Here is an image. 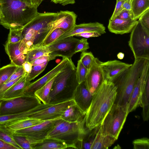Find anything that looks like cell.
<instances>
[{
	"mask_svg": "<svg viewBox=\"0 0 149 149\" xmlns=\"http://www.w3.org/2000/svg\"><path fill=\"white\" fill-rule=\"evenodd\" d=\"M116 88L110 81L105 79L93 95L85 116V125L89 130L101 125L114 103Z\"/></svg>",
	"mask_w": 149,
	"mask_h": 149,
	"instance_id": "obj_1",
	"label": "cell"
},
{
	"mask_svg": "<svg viewBox=\"0 0 149 149\" xmlns=\"http://www.w3.org/2000/svg\"><path fill=\"white\" fill-rule=\"evenodd\" d=\"M0 8L2 15L0 24L7 29L23 27L38 13L36 5L17 0H0Z\"/></svg>",
	"mask_w": 149,
	"mask_h": 149,
	"instance_id": "obj_2",
	"label": "cell"
},
{
	"mask_svg": "<svg viewBox=\"0 0 149 149\" xmlns=\"http://www.w3.org/2000/svg\"><path fill=\"white\" fill-rule=\"evenodd\" d=\"M149 60L134 59L133 64L115 78L112 82L116 88L117 94L114 104L128 107L129 100L134 86Z\"/></svg>",
	"mask_w": 149,
	"mask_h": 149,
	"instance_id": "obj_3",
	"label": "cell"
},
{
	"mask_svg": "<svg viewBox=\"0 0 149 149\" xmlns=\"http://www.w3.org/2000/svg\"><path fill=\"white\" fill-rule=\"evenodd\" d=\"M76 68L70 59L68 65L55 77L49 97V103L62 102L72 99L79 84L76 76Z\"/></svg>",
	"mask_w": 149,
	"mask_h": 149,
	"instance_id": "obj_4",
	"label": "cell"
},
{
	"mask_svg": "<svg viewBox=\"0 0 149 149\" xmlns=\"http://www.w3.org/2000/svg\"><path fill=\"white\" fill-rule=\"evenodd\" d=\"M128 107L114 104L101 125V132L117 139L129 114Z\"/></svg>",
	"mask_w": 149,
	"mask_h": 149,
	"instance_id": "obj_5",
	"label": "cell"
},
{
	"mask_svg": "<svg viewBox=\"0 0 149 149\" xmlns=\"http://www.w3.org/2000/svg\"><path fill=\"white\" fill-rule=\"evenodd\" d=\"M34 95L26 94L0 100V116L15 114L29 111L41 103Z\"/></svg>",
	"mask_w": 149,
	"mask_h": 149,
	"instance_id": "obj_6",
	"label": "cell"
},
{
	"mask_svg": "<svg viewBox=\"0 0 149 149\" xmlns=\"http://www.w3.org/2000/svg\"><path fill=\"white\" fill-rule=\"evenodd\" d=\"M130 32L128 45L134 59L143 58L149 60V30L138 20Z\"/></svg>",
	"mask_w": 149,
	"mask_h": 149,
	"instance_id": "obj_7",
	"label": "cell"
},
{
	"mask_svg": "<svg viewBox=\"0 0 149 149\" xmlns=\"http://www.w3.org/2000/svg\"><path fill=\"white\" fill-rule=\"evenodd\" d=\"M75 104L72 98L59 102L42 103L28 111L29 118L45 121L60 118L69 107Z\"/></svg>",
	"mask_w": 149,
	"mask_h": 149,
	"instance_id": "obj_8",
	"label": "cell"
},
{
	"mask_svg": "<svg viewBox=\"0 0 149 149\" xmlns=\"http://www.w3.org/2000/svg\"><path fill=\"white\" fill-rule=\"evenodd\" d=\"M90 130L86 126L85 118L80 122L69 123L50 137L64 141L68 148L79 149L80 143Z\"/></svg>",
	"mask_w": 149,
	"mask_h": 149,
	"instance_id": "obj_9",
	"label": "cell"
},
{
	"mask_svg": "<svg viewBox=\"0 0 149 149\" xmlns=\"http://www.w3.org/2000/svg\"><path fill=\"white\" fill-rule=\"evenodd\" d=\"M77 17V15L73 11L65 10L57 12L54 20L48 24L45 31L38 38V44L44 40L56 29H60L65 33L71 30L76 24Z\"/></svg>",
	"mask_w": 149,
	"mask_h": 149,
	"instance_id": "obj_10",
	"label": "cell"
},
{
	"mask_svg": "<svg viewBox=\"0 0 149 149\" xmlns=\"http://www.w3.org/2000/svg\"><path fill=\"white\" fill-rule=\"evenodd\" d=\"M60 118L45 120L40 124L11 132L26 137L33 144L46 138Z\"/></svg>",
	"mask_w": 149,
	"mask_h": 149,
	"instance_id": "obj_11",
	"label": "cell"
},
{
	"mask_svg": "<svg viewBox=\"0 0 149 149\" xmlns=\"http://www.w3.org/2000/svg\"><path fill=\"white\" fill-rule=\"evenodd\" d=\"M79 39L70 37L62 40L56 41L46 46L50 54L57 56H61L71 59L75 54V49Z\"/></svg>",
	"mask_w": 149,
	"mask_h": 149,
	"instance_id": "obj_12",
	"label": "cell"
},
{
	"mask_svg": "<svg viewBox=\"0 0 149 149\" xmlns=\"http://www.w3.org/2000/svg\"><path fill=\"white\" fill-rule=\"evenodd\" d=\"M101 62L98 58H94L85 81L86 88L93 95L105 79L100 65Z\"/></svg>",
	"mask_w": 149,
	"mask_h": 149,
	"instance_id": "obj_13",
	"label": "cell"
},
{
	"mask_svg": "<svg viewBox=\"0 0 149 149\" xmlns=\"http://www.w3.org/2000/svg\"><path fill=\"white\" fill-rule=\"evenodd\" d=\"M5 51L8 55L11 63L19 67L25 61L26 55L29 49L22 39L15 43L6 42L4 45Z\"/></svg>",
	"mask_w": 149,
	"mask_h": 149,
	"instance_id": "obj_14",
	"label": "cell"
},
{
	"mask_svg": "<svg viewBox=\"0 0 149 149\" xmlns=\"http://www.w3.org/2000/svg\"><path fill=\"white\" fill-rule=\"evenodd\" d=\"M71 59L63 58L61 61L54 68L36 81L30 82L26 88L24 94L34 95L35 92L56 76L69 63Z\"/></svg>",
	"mask_w": 149,
	"mask_h": 149,
	"instance_id": "obj_15",
	"label": "cell"
},
{
	"mask_svg": "<svg viewBox=\"0 0 149 149\" xmlns=\"http://www.w3.org/2000/svg\"><path fill=\"white\" fill-rule=\"evenodd\" d=\"M148 74L149 62L146 65L141 76L137 81L132 92L128 104V111L129 113L140 106V100L143 87Z\"/></svg>",
	"mask_w": 149,
	"mask_h": 149,
	"instance_id": "obj_16",
	"label": "cell"
},
{
	"mask_svg": "<svg viewBox=\"0 0 149 149\" xmlns=\"http://www.w3.org/2000/svg\"><path fill=\"white\" fill-rule=\"evenodd\" d=\"M132 65L116 60L101 61L100 64L105 79L111 81Z\"/></svg>",
	"mask_w": 149,
	"mask_h": 149,
	"instance_id": "obj_17",
	"label": "cell"
},
{
	"mask_svg": "<svg viewBox=\"0 0 149 149\" xmlns=\"http://www.w3.org/2000/svg\"><path fill=\"white\" fill-rule=\"evenodd\" d=\"M93 97L86 88L84 81L78 84L74 92L72 98L81 111L86 114Z\"/></svg>",
	"mask_w": 149,
	"mask_h": 149,
	"instance_id": "obj_18",
	"label": "cell"
},
{
	"mask_svg": "<svg viewBox=\"0 0 149 149\" xmlns=\"http://www.w3.org/2000/svg\"><path fill=\"white\" fill-rule=\"evenodd\" d=\"M88 31H95L103 34L106 33V28L103 24L98 22L76 24L71 30L64 33L55 41H60L70 37L74 36L78 34Z\"/></svg>",
	"mask_w": 149,
	"mask_h": 149,
	"instance_id": "obj_19",
	"label": "cell"
},
{
	"mask_svg": "<svg viewBox=\"0 0 149 149\" xmlns=\"http://www.w3.org/2000/svg\"><path fill=\"white\" fill-rule=\"evenodd\" d=\"M137 22V20H127L117 17L109 19L108 28L109 31L116 34L122 35L130 33Z\"/></svg>",
	"mask_w": 149,
	"mask_h": 149,
	"instance_id": "obj_20",
	"label": "cell"
},
{
	"mask_svg": "<svg viewBox=\"0 0 149 149\" xmlns=\"http://www.w3.org/2000/svg\"><path fill=\"white\" fill-rule=\"evenodd\" d=\"M27 74H25L9 88L4 94L1 100L10 99L24 95L26 88L30 83L27 79Z\"/></svg>",
	"mask_w": 149,
	"mask_h": 149,
	"instance_id": "obj_21",
	"label": "cell"
},
{
	"mask_svg": "<svg viewBox=\"0 0 149 149\" xmlns=\"http://www.w3.org/2000/svg\"><path fill=\"white\" fill-rule=\"evenodd\" d=\"M33 149H63L68 146L64 141L54 138H46L32 144Z\"/></svg>",
	"mask_w": 149,
	"mask_h": 149,
	"instance_id": "obj_22",
	"label": "cell"
},
{
	"mask_svg": "<svg viewBox=\"0 0 149 149\" xmlns=\"http://www.w3.org/2000/svg\"><path fill=\"white\" fill-rule=\"evenodd\" d=\"M117 140L109 135H103L101 125L93 141L91 149H106L111 146Z\"/></svg>",
	"mask_w": 149,
	"mask_h": 149,
	"instance_id": "obj_23",
	"label": "cell"
},
{
	"mask_svg": "<svg viewBox=\"0 0 149 149\" xmlns=\"http://www.w3.org/2000/svg\"><path fill=\"white\" fill-rule=\"evenodd\" d=\"M85 115L75 104L69 107L60 118L69 123L79 122L85 118Z\"/></svg>",
	"mask_w": 149,
	"mask_h": 149,
	"instance_id": "obj_24",
	"label": "cell"
},
{
	"mask_svg": "<svg viewBox=\"0 0 149 149\" xmlns=\"http://www.w3.org/2000/svg\"><path fill=\"white\" fill-rule=\"evenodd\" d=\"M140 106L142 108V117L144 121H148L149 117V74L144 83L140 100Z\"/></svg>",
	"mask_w": 149,
	"mask_h": 149,
	"instance_id": "obj_25",
	"label": "cell"
},
{
	"mask_svg": "<svg viewBox=\"0 0 149 149\" xmlns=\"http://www.w3.org/2000/svg\"><path fill=\"white\" fill-rule=\"evenodd\" d=\"M44 121L37 119L27 118L1 124L8 131L13 132L40 124Z\"/></svg>",
	"mask_w": 149,
	"mask_h": 149,
	"instance_id": "obj_26",
	"label": "cell"
},
{
	"mask_svg": "<svg viewBox=\"0 0 149 149\" xmlns=\"http://www.w3.org/2000/svg\"><path fill=\"white\" fill-rule=\"evenodd\" d=\"M149 9V0H132L131 11L134 20H137L144 12Z\"/></svg>",
	"mask_w": 149,
	"mask_h": 149,
	"instance_id": "obj_27",
	"label": "cell"
},
{
	"mask_svg": "<svg viewBox=\"0 0 149 149\" xmlns=\"http://www.w3.org/2000/svg\"><path fill=\"white\" fill-rule=\"evenodd\" d=\"M49 54L50 52L46 46L35 47L33 45L27 53L25 61L31 62L40 57Z\"/></svg>",
	"mask_w": 149,
	"mask_h": 149,
	"instance_id": "obj_28",
	"label": "cell"
},
{
	"mask_svg": "<svg viewBox=\"0 0 149 149\" xmlns=\"http://www.w3.org/2000/svg\"><path fill=\"white\" fill-rule=\"evenodd\" d=\"M56 76L53 78L35 92L34 95L42 103H49V95L53 82Z\"/></svg>",
	"mask_w": 149,
	"mask_h": 149,
	"instance_id": "obj_29",
	"label": "cell"
},
{
	"mask_svg": "<svg viewBox=\"0 0 149 149\" xmlns=\"http://www.w3.org/2000/svg\"><path fill=\"white\" fill-rule=\"evenodd\" d=\"M100 126L89 131L80 143L79 149H91Z\"/></svg>",
	"mask_w": 149,
	"mask_h": 149,
	"instance_id": "obj_30",
	"label": "cell"
},
{
	"mask_svg": "<svg viewBox=\"0 0 149 149\" xmlns=\"http://www.w3.org/2000/svg\"><path fill=\"white\" fill-rule=\"evenodd\" d=\"M18 67L10 63L0 68V86L9 78Z\"/></svg>",
	"mask_w": 149,
	"mask_h": 149,
	"instance_id": "obj_31",
	"label": "cell"
},
{
	"mask_svg": "<svg viewBox=\"0 0 149 149\" xmlns=\"http://www.w3.org/2000/svg\"><path fill=\"white\" fill-rule=\"evenodd\" d=\"M64 32L60 29H56L53 31L43 41L38 44H33L35 47L47 46L55 41L62 35Z\"/></svg>",
	"mask_w": 149,
	"mask_h": 149,
	"instance_id": "obj_32",
	"label": "cell"
},
{
	"mask_svg": "<svg viewBox=\"0 0 149 149\" xmlns=\"http://www.w3.org/2000/svg\"><path fill=\"white\" fill-rule=\"evenodd\" d=\"M0 139L15 146L17 149H21L14 140L12 132L8 131L1 124H0Z\"/></svg>",
	"mask_w": 149,
	"mask_h": 149,
	"instance_id": "obj_33",
	"label": "cell"
},
{
	"mask_svg": "<svg viewBox=\"0 0 149 149\" xmlns=\"http://www.w3.org/2000/svg\"><path fill=\"white\" fill-rule=\"evenodd\" d=\"M23 27L10 29L6 42L9 43H15L21 41L23 39Z\"/></svg>",
	"mask_w": 149,
	"mask_h": 149,
	"instance_id": "obj_34",
	"label": "cell"
},
{
	"mask_svg": "<svg viewBox=\"0 0 149 149\" xmlns=\"http://www.w3.org/2000/svg\"><path fill=\"white\" fill-rule=\"evenodd\" d=\"M49 61L38 65L33 66L31 72L27 75L28 80L30 82L40 74L45 69Z\"/></svg>",
	"mask_w": 149,
	"mask_h": 149,
	"instance_id": "obj_35",
	"label": "cell"
},
{
	"mask_svg": "<svg viewBox=\"0 0 149 149\" xmlns=\"http://www.w3.org/2000/svg\"><path fill=\"white\" fill-rule=\"evenodd\" d=\"M76 68L77 79L79 84H80L85 81L88 70L84 66L80 60L78 61Z\"/></svg>",
	"mask_w": 149,
	"mask_h": 149,
	"instance_id": "obj_36",
	"label": "cell"
},
{
	"mask_svg": "<svg viewBox=\"0 0 149 149\" xmlns=\"http://www.w3.org/2000/svg\"><path fill=\"white\" fill-rule=\"evenodd\" d=\"M13 137L15 141L21 149H33L32 143L26 137L13 133Z\"/></svg>",
	"mask_w": 149,
	"mask_h": 149,
	"instance_id": "obj_37",
	"label": "cell"
},
{
	"mask_svg": "<svg viewBox=\"0 0 149 149\" xmlns=\"http://www.w3.org/2000/svg\"><path fill=\"white\" fill-rule=\"evenodd\" d=\"M95 58L92 52H81L80 60L84 66L88 70L91 67Z\"/></svg>",
	"mask_w": 149,
	"mask_h": 149,
	"instance_id": "obj_38",
	"label": "cell"
},
{
	"mask_svg": "<svg viewBox=\"0 0 149 149\" xmlns=\"http://www.w3.org/2000/svg\"><path fill=\"white\" fill-rule=\"evenodd\" d=\"M134 149H149V139L147 137L136 139L132 142Z\"/></svg>",
	"mask_w": 149,
	"mask_h": 149,
	"instance_id": "obj_39",
	"label": "cell"
},
{
	"mask_svg": "<svg viewBox=\"0 0 149 149\" xmlns=\"http://www.w3.org/2000/svg\"><path fill=\"white\" fill-rule=\"evenodd\" d=\"M69 123H70L60 118L52 128L48 134L46 138L51 137Z\"/></svg>",
	"mask_w": 149,
	"mask_h": 149,
	"instance_id": "obj_40",
	"label": "cell"
},
{
	"mask_svg": "<svg viewBox=\"0 0 149 149\" xmlns=\"http://www.w3.org/2000/svg\"><path fill=\"white\" fill-rule=\"evenodd\" d=\"M90 48L89 44L86 38H82L79 40L76 45L75 53L79 52H86Z\"/></svg>",
	"mask_w": 149,
	"mask_h": 149,
	"instance_id": "obj_41",
	"label": "cell"
},
{
	"mask_svg": "<svg viewBox=\"0 0 149 149\" xmlns=\"http://www.w3.org/2000/svg\"><path fill=\"white\" fill-rule=\"evenodd\" d=\"M26 74H27L25 72L22 66L18 67L9 78L4 83L14 81Z\"/></svg>",
	"mask_w": 149,
	"mask_h": 149,
	"instance_id": "obj_42",
	"label": "cell"
},
{
	"mask_svg": "<svg viewBox=\"0 0 149 149\" xmlns=\"http://www.w3.org/2000/svg\"><path fill=\"white\" fill-rule=\"evenodd\" d=\"M55 56L49 54L48 55L43 56L40 57L31 62L33 66H35L42 64L45 62L53 60L55 59Z\"/></svg>",
	"mask_w": 149,
	"mask_h": 149,
	"instance_id": "obj_43",
	"label": "cell"
},
{
	"mask_svg": "<svg viewBox=\"0 0 149 149\" xmlns=\"http://www.w3.org/2000/svg\"><path fill=\"white\" fill-rule=\"evenodd\" d=\"M143 26L149 30V9L142 14L138 19Z\"/></svg>",
	"mask_w": 149,
	"mask_h": 149,
	"instance_id": "obj_44",
	"label": "cell"
},
{
	"mask_svg": "<svg viewBox=\"0 0 149 149\" xmlns=\"http://www.w3.org/2000/svg\"><path fill=\"white\" fill-rule=\"evenodd\" d=\"M23 76L19 77L14 81L3 83L0 86V100L2 99L4 94L6 91Z\"/></svg>",
	"mask_w": 149,
	"mask_h": 149,
	"instance_id": "obj_45",
	"label": "cell"
},
{
	"mask_svg": "<svg viewBox=\"0 0 149 149\" xmlns=\"http://www.w3.org/2000/svg\"><path fill=\"white\" fill-rule=\"evenodd\" d=\"M125 0H116L115 8L110 19H112L116 17L123 9V5Z\"/></svg>",
	"mask_w": 149,
	"mask_h": 149,
	"instance_id": "obj_46",
	"label": "cell"
},
{
	"mask_svg": "<svg viewBox=\"0 0 149 149\" xmlns=\"http://www.w3.org/2000/svg\"><path fill=\"white\" fill-rule=\"evenodd\" d=\"M116 17L124 20H134L131 10L126 9H123Z\"/></svg>",
	"mask_w": 149,
	"mask_h": 149,
	"instance_id": "obj_47",
	"label": "cell"
},
{
	"mask_svg": "<svg viewBox=\"0 0 149 149\" xmlns=\"http://www.w3.org/2000/svg\"><path fill=\"white\" fill-rule=\"evenodd\" d=\"M102 34L98 32L95 31L86 32L78 34L74 36L78 37H82L84 38H87L92 37H98Z\"/></svg>",
	"mask_w": 149,
	"mask_h": 149,
	"instance_id": "obj_48",
	"label": "cell"
},
{
	"mask_svg": "<svg viewBox=\"0 0 149 149\" xmlns=\"http://www.w3.org/2000/svg\"><path fill=\"white\" fill-rule=\"evenodd\" d=\"M51 1L56 4L59 3L63 6L73 4L75 3V0H51Z\"/></svg>",
	"mask_w": 149,
	"mask_h": 149,
	"instance_id": "obj_49",
	"label": "cell"
},
{
	"mask_svg": "<svg viewBox=\"0 0 149 149\" xmlns=\"http://www.w3.org/2000/svg\"><path fill=\"white\" fill-rule=\"evenodd\" d=\"M0 149H17L15 146L0 139Z\"/></svg>",
	"mask_w": 149,
	"mask_h": 149,
	"instance_id": "obj_50",
	"label": "cell"
},
{
	"mask_svg": "<svg viewBox=\"0 0 149 149\" xmlns=\"http://www.w3.org/2000/svg\"><path fill=\"white\" fill-rule=\"evenodd\" d=\"M22 66L25 72L28 74L31 72L33 65L31 62L25 61L23 64Z\"/></svg>",
	"mask_w": 149,
	"mask_h": 149,
	"instance_id": "obj_51",
	"label": "cell"
},
{
	"mask_svg": "<svg viewBox=\"0 0 149 149\" xmlns=\"http://www.w3.org/2000/svg\"><path fill=\"white\" fill-rule=\"evenodd\" d=\"M132 1V0H125L123 5V9L131 10Z\"/></svg>",
	"mask_w": 149,
	"mask_h": 149,
	"instance_id": "obj_52",
	"label": "cell"
},
{
	"mask_svg": "<svg viewBox=\"0 0 149 149\" xmlns=\"http://www.w3.org/2000/svg\"><path fill=\"white\" fill-rule=\"evenodd\" d=\"M27 4H35L34 0H17Z\"/></svg>",
	"mask_w": 149,
	"mask_h": 149,
	"instance_id": "obj_53",
	"label": "cell"
},
{
	"mask_svg": "<svg viewBox=\"0 0 149 149\" xmlns=\"http://www.w3.org/2000/svg\"><path fill=\"white\" fill-rule=\"evenodd\" d=\"M117 57L118 59H122L124 58V54L121 52H119L117 55Z\"/></svg>",
	"mask_w": 149,
	"mask_h": 149,
	"instance_id": "obj_54",
	"label": "cell"
},
{
	"mask_svg": "<svg viewBox=\"0 0 149 149\" xmlns=\"http://www.w3.org/2000/svg\"><path fill=\"white\" fill-rule=\"evenodd\" d=\"M35 4L37 6L38 8L39 6L41 3L40 0H34Z\"/></svg>",
	"mask_w": 149,
	"mask_h": 149,
	"instance_id": "obj_55",
	"label": "cell"
},
{
	"mask_svg": "<svg viewBox=\"0 0 149 149\" xmlns=\"http://www.w3.org/2000/svg\"><path fill=\"white\" fill-rule=\"evenodd\" d=\"M2 17V15L1 13L0 8V19Z\"/></svg>",
	"mask_w": 149,
	"mask_h": 149,
	"instance_id": "obj_56",
	"label": "cell"
},
{
	"mask_svg": "<svg viewBox=\"0 0 149 149\" xmlns=\"http://www.w3.org/2000/svg\"><path fill=\"white\" fill-rule=\"evenodd\" d=\"M44 0H40V2H41V3L42 2V1H44Z\"/></svg>",
	"mask_w": 149,
	"mask_h": 149,
	"instance_id": "obj_57",
	"label": "cell"
},
{
	"mask_svg": "<svg viewBox=\"0 0 149 149\" xmlns=\"http://www.w3.org/2000/svg\"></svg>",
	"mask_w": 149,
	"mask_h": 149,
	"instance_id": "obj_58",
	"label": "cell"
},
{
	"mask_svg": "<svg viewBox=\"0 0 149 149\" xmlns=\"http://www.w3.org/2000/svg\"></svg>",
	"mask_w": 149,
	"mask_h": 149,
	"instance_id": "obj_59",
	"label": "cell"
}]
</instances>
